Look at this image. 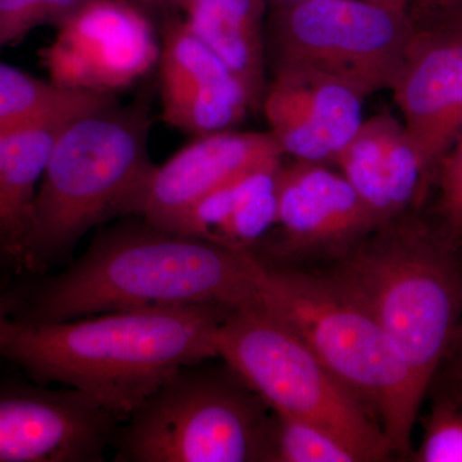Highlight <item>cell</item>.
<instances>
[{
    "mask_svg": "<svg viewBox=\"0 0 462 462\" xmlns=\"http://www.w3.org/2000/svg\"><path fill=\"white\" fill-rule=\"evenodd\" d=\"M263 269L249 251L129 216L100 229L62 273L8 291L11 318L54 322L149 307L238 309L256 300Z\"/></svg>",
    "mask_w": 462,
    "mask_h": 462,
    "instance_id": "1",
    "label": "cell"
},
{
    "mask_svg": "<svg viewBox=\"0 0 462 462\" xmlns=\"http://www.w3.org/2000/svg\"><path fill=\"white\" fill-rule=\"evenodd\" d=\"M234 310L149 307L54 322L2 315L0 360L39 384L81 392L123 422L176 370L218 357L216 333Z\"/></svg>",
    "mask_w": 462,
    "mask_h": 462,
    "instance_id": "2",
    "label": "cell"
},
{
    "mask_svg": "<svg viewBox=\"0 0 462 462\" xmlns=\"http://www.w3.org/2000/svg\"><path fill=\"white\" fill-rule=\"evenodd\" d=\"M149 102H112L74 118L54 144L36 190L26 270L65 257L88 231L141 216L156 165L148 151Z\"/></svg>",
    "mask_w": 462,
    "mask_h": 462,
    "instance_id": "3",
    "label": "cell"
},
{
    "mask_svg": "<svg viewBox=\"0 0 462 462\" xmlns=\"http://www.w3.org/2000/svg\"><path fill=\"white\" fill-rule=\"evenodd\" d=\"M379 231L330 279L387 331L428 391L462 320L457 243L442 226L400 217Z\"/></svg>",
    "mask_w": 462,
    "mask_h": 462,
    "instance_id": "4",
    "label": "cell"
},
{
    "mask_svg": "<svg viewBox=\"0 0 462 462\" xmlns=\"http://www.w3.org/2000/svg\"><path fill=\"white\" fill-rule=\"evenodd\" d=\"M257 303L294 331L374 413L392 451L407 455L422 387L400 349L330 278L264 267Z\"/></svg>",
    "mask_w": 462,
    "mask_h": 462,
    "instance_id": "5",
    "label": "cell"
},
{
    "mask_svg": "<svg viewBox=\"0 0 462 462\" xmlns=\"http://www.w3.org/2000/svg\"><path fill=\"white\" fill-rule=\"evenodd\" d=\"M206 361L176 370L121 422L116 462L272 461L266 403L225 361Z\"/></svg>",
    "mask_w": 462,
    "mask_h": 462,
    "instance_id": "6",
    "label": "cell"
},
{
    "mask_svg": "<svg viewBox=\"0 0 462 462\" xmlns=\"http://www.w3.org/2000/svg\"><path fill=\"white\" fill-rule=\"evenodd\" d=\"M215 343L218 357L273 412L331 431L360 461H383L393 452L363 401L257 298L225 319Z\"/></svg>",
    "mask_w": 462,
    "mask_h": 462,
    "instance_id": "7",
    "label": "cell"
},
{
    "mask_svg": "<svg viewBox=\"0 0 462 462\" xmlns=\"http://www.w3.org/2000/svg\"><path fill=\"white\" fill-rule=\"evenodd\" d=\"M264 26L272 69L333 76L367 98L396 83L412 32L409 11L366 0L275 3Z\"/></svg>",
    "mask_w": 462,
    "mask_h": 462,
    "instance_id": "8",
    "label": "cell"
},
{
    "mask_svg": "<svg viewBox=\"0 0 462 462\" xmlns=\"http://www.w3.org/2000/svg\"><path fill=\"white\" fill-rule=\"evenodd\" d=\"M412 32L393 91L430 178L462 133V5L410 3Z\"/></svg>",
    "mask_w": 462,
    "mask_h": 462,
    "instance_id": "9",
    "label": "cell"
},
{
    "mask_svg": "<svg viewBox=\"0 0 462 462\" xmlns=\"http://www.w3.org/2000/svg\"><path fill=\"white\" fill-rule=\"evenodd\" d=\"M120 424L74 388L0 380V462H102Z\"/></svg>",
    "mask_w": 462,
    "mask_h": 462,
    "instance_id": "10",
    "label": "cell"
},
{
    "mask_svg": "<svg viewBox=\"0 0 462 462\" xmlns=\"http://www.w3.org/2000/svg\"><path fill=\"white\" fill-rule=\"evenodd\" d=\"M41 57L57 87L109 94L147 74L160 50L138 8L123 0H88L58 26L57 41Z\"/></svg>",
    "mask_w": 462,
    "mask_h": 462,
    "instance_id": "11",
    "label": "cell"
},
{
    "mask_svg": "<svg viewBox=\"0 0 462 462\" xmlns=\"http://www.w3.org/2000/svg\"><path fill=\"white\" fill-rule=\"evenodd\" d=\"M366 99L351 85L310 69L273 71L261 112L284 154L334 162L364 123Z\"/></svg>",
    "mask_w": 462,
    "mask_h": 462,
    "instance_id": "12",
    "label": "cell"
},
{
    "mask_svg": "<svg viewBox=\"0 0 462 462\" xmlns=\"http://www.w3.org/2000/svg\"><path fill=\"white\" fill-rule=\"evenodd\" d=\"M158 65L162 116L173 127L202 138L229 132L251 112L236 76L185 20L166 21Z\"/></svg>",
    "mask_w": 462,
    "mask_h": 462,
    "instance_id": "13",
    "label": "cell"
},
{
    "mask_svg": "<svg viewBox=\"0 0 462 462\" xmlns=\"http://www.w3.org/2000/svg\"><path fill=\"white\" fill-rule=\"evenodd\" d=\"M276 225L294 254L345 251L380 227L342 173L300 160L279 171Z\"/></svg>",
    "mask_w": 462,
    "mask_h": 462,
    "instance_id": "14",
    "label": "cell"
},
{
    "mask_svg": "<svg viewBox=\"0 0 462 462\" xmlns=\"http://www.w3.org/2000/svg\"><path fill=\"white\" fill-rule=\"evenodd\" d=\"M284 156L270 132L229 130L202 136L156 167L141 216L148 223L178 231L199 200L243 173Z\"/></svg>",
    "mask_w": 462,
    "mask_h": 462,
    "instance_id": "15",
    "label": "cell"
},
{
    "mask_svg": "<svg viewBox=\"0 0 462 462\" xmlns=\"http://www.w3.org/2000/svg\"><path fill=\"white\" fill-rule=\"evenodd\" d=\"M115 102L109 94L5 132L0 227L8 263L26 267V236L36 187L63 129L79 116Z\"/></svg>",
    "mask_w": 462,
    "mask_h": 462,
    "instance_id": "16",
    "label": "cell"
},
{
    "mask_svg": "<svg viewBox=\"0 0 462 462\" xmlns=\"http://www.w3.org/2000/svg\"><path fill=\"white\" fill-rule=\"evenodd\" d=\"M267 0H181L185 23L242 85L254 114L266 94L264 11Z\"/></svg>",
    "mask_w": 462,
    "mask_h": 462,
    "instance_id": "17",
    "label": "cell"
},
{
    "mask_svg": "<svg viewBox=\"0 0 462 462\" xmlns=\"http://www.w3.org/2000/svg\"><path fill=\"white\" fill-rule=\"evenodd\" d=\"M334 162L380 226L396 220L388 193L384 149V115L364 120Z\"/></svg>",
    "mask_w": 462,
    "mask_h": 462,
    "instance_id": "18",
    "label": "cell"
},
{
    "mask_svg": "<svg viewBox=\"0 0 462 462\" xmlns=\"http://www.w3.org/2000/svg\"><path fill=\"white\" fill-rule=\"evenodd\" d=\"M94 91L67 90L0 62V132L97 98Z\"/></svg>",
    "mask_w": 462,
    "mask_h": 462,
    "instance_id": "19",
    "label": "cell"
},
{
    "mask_svg": "<svg viewBox=\"0 0 462 462\" xmlns=\"http://www.w3.org/2000/svg\"><path fill=\"white\" fill-rule=\"evenodd\" d=\"M272 461L355 462L357 455L331 431L312 422L275 413Z\"/></svg>",
    "mask_w": 462,
    "mask_h": 462,
    "instance_id": "20",
    "label": "cell"
},
{
    "mask_svg": "<svg viewBox=\"0 0 462 462\" xmlns=\"http://www.w3.org/2000/svg\"><path fill=\"white\" fill-rule=\"evenodd\" d=\"M415 461L462 462V407L451 398L434 404Z\"/></svg>",
    "mask_w": 462,
    "mask_h": 462,
    "instance_id": "21",
    "label": "cell"
},
{
    "mask_svg": "<svg viewBox=\"0 0 462 462\" xmlns=\"http://www.w3.org/2000/svg\"><path fill=\"white\" fill-rule=\"evenodd\" d=\"M438 181L437 214L449 238H462V133L434 171Z\"/></svg>",
    "mask_w": 462,
    "mask_h": 462,
    "instance_id": "22",
    "label": "cell"
},
{
    "mask_svg": "<svg viewBox=\"0 0 462 462\" xmlns=\"http://www.w3.org/2000/svg\"><path fill=\"white\" fill-rule=\"evenodd\" d=\"M42 25L39 0H0V50Z\"/></svg>",
    "mask_w": 462,
    "mask_h": 462,
    "instance_id": "23",
    "label": "cell"
},
{
    "mask_svg": "<svg viewBox=\"0 0 462 462\" xmlns=\"http://www.w3.org/2000/svg\"><path fill=\"white\" fill-rule=\"evenodd\" d=\"M88 0H39L42 23L60 26Z\"/></svg>",
    "mask_w": 462,
    "mask_h": 462,
    "instance_id": "24",
    "label": "cell"
},
{
    "mask_svg": "<svg viewBox=\"0 0 462 462\" xmlns=\"http://www.w3.org/2000/svg\"><path fill=\"white\" fill-rule=\"evenodd\" d=\"M445 358H449L456 385L455 397L448 398H451L458 406L462 407V320L460 325H458L457 330H456L454 339H452L451 345H449Z\"/></svg>",
    "mask_w": 462,
    "mask_h": 462,
    "instance_id": "25",
    "label": "cell"
},
{
    "mask_svg": "<svg viewBox=\"0 0 462 462\" xmlns=\"http://www.w3.org/2000/svg\"><path fill=\"white\" fill-rule=\"evenodd\" d=\"M275 3L300 2V0H273ZM366 2L376 3L384 7L398 9V11H409L411 0H366Z\"/></svg>",
    "mask_w": 462,
    "mask_h": 462,
    "instance_id": "26",
    "label": "cell"
},
{
    "mask_svg": "<svg viewBox=\"0 0 462 462\" xmlns=\"http://www.w3.org/2000/svg\"><path fill=\"white\" fill-rule=\"evenodd\" d=\"M139 5H144L147 8L163 9L173 8L171 0H135Z\"/></svg>",
    "mask_w": 462,
    "mask_h": 462,
    "instance_id": "27",
    "label": "cell"
},
{
    "mask_svg": "<svg viewBox=\"0 0 462 462\" xmlns=\"http://www.w3.org/2000/svg\"><path fill=\"white\" fill-rule=\"evenodd\" d=\"M12 300L8 291H0V316L11 315Z\"/></svg>",
    "mask_w": 462,
    "mask_h": 462,
    "instance_id": "28",
    "label": "cell"
},
{
    "mask_svg": "<svg viewBox=\"0 0 462 462\" xmlns=\"http://www.w3.org/2000/svg\"><path fill=\"white\" fill-rule=\"evenodd\" d=\"M410 3H418V5H462V0H411Z\"/></svg>",
    "mask_w": 462,
    "mask_h": 462,
    "instance_id": "29",
    "label": "cell"
},
{
    "mask_svg": "<svg viewBox=\"0 0 462 462\" xmlns=\"http://www.w3.org/2000/svg\"><path fill=\"white\" fill-rule=\"evenodd\" d=\"M3 157H5V132H0V194H2Z\"/></svg>",
    "mask_w": 462,
    "mask_h": 462,
    "instance_id": "30",
    "label": "cell"
},
{
    "mask_svg": "<svg viewBox=\"0 0 462 462\" xmlns=\"http://www.w3.org/2000/svg\"><path fill=\"white\" fill-rule=\"evenodd\" d=\"M9 263L7 254L5 251V243H3L2 229H0V264Z\"/></svg>",
    "mask_w": 462,
    "mask_h": 462,
    "instance_id": "31",
    "label": "cell"
},
{
    "mask_svg": "<svg viewBox=\"0 0 462 462\" xmlns=\"http://www.w3.org/2000/svg\"><path fill=\"white\" fill-rule=\"evenodd\" d=\"M172 5L175 8H180L181 0H171Z\"/></svg>",
    "mask_w": 462,
    "mask_h": 462,
    "instance_id": "32",
    "label": "cell"
}]
</instances>
